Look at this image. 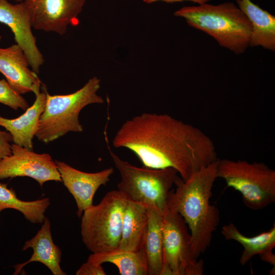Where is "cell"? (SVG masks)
Here are the masks:
<instances>
[{
	"label": "cell",
	"instance_id": "18",
	"mask_svg": "<svg viewBox=\"0 0 275 275\" xmlns=\"http://www.w3.org/2000/svg\"><path fill=\"white\" fill-rule=\"evenodd\" d=\"M238 7L249 20L252 32L249 47L261 46L275 50V16L251 0H236Z\"/></svg>",
	"mask_w": 275,
	"mask_h": 275
},
{
	"label": "cell",
	"instance_id": "24",
	"mask_svg": "<svg viewBox=\"0 0 275 275\" xmlns=\"http://www.w3.org/2000/svg\"><path fill=\"white\" fill-rule=\"evenodd\" d=\"M12 138L9 132L0 130V161L11 153Z\"/></svg>",
	"mask_w": 275,
	"mask_h": 275
},
{
	"label": "cell",
	"instance_id": "5",
	"mask_svg": "<svg viewBox=\"0 0 275 275\" xmlns=\"http://www.w3.org/2000/svg\"><path fill=\"white\" fill-rule=\"evenodd\" d=\"M107 143L109 155L121 176L118 190L128 200L142 204L162 214L168 208L169 195L179 178L177 171L171 168L136 167L121 159Z\"/></svg>",
	"mask_w": 275,
	"mask_h": 275
},
{
	"label": "cell",
	"instance_id": "12",
	"mask_svg": "<svg viewBox=\"0 0 275 275\" xmlns=\"http://www.w3.org/2000/svg\"><path fill=\"white\" fill-rule=\"evenodd\" d=\"M62 182L73 197L77 207L76 214L81 217L83 212L93 204L98 189L109 181L114 173L112 167L95 173H87L76 169L64 162L54 161Z\"/></svg>",
	"mask_w": 275,
	"mask_h": 275
},
{
	"label": "cell",
	"instance_id": "19",
	"mask_svg": "<svg viewBox=\"0 0 275 275\" xmlns=\"http://www.w3.org/2000/svg\"><path fill=\"white\" fill-rule=\"evenodd\" d=\"M87 261L102 264L108 262L115 265L121 275H148V265L144 247L134 252L120 249L92 253Z\"/></svg>",
	"mask_w": 275,
	"mask_h": 275
},
{
	"label": "cell",
	"instance_id": "11",
	"mask_svg": "<svg viewBox=\"0 0 275 275\" xmlns=\"http://www.w3.org/2000/svg\"><path fill=\"white\" fill-rule=\"evenodd\" d=\"M0 23L10 29L16 44L23 51L31 68L38 73L44 59L37 45L36 38L32 31L30 13L24 3L13 4L7 0H0Z\"/></svg>",
	"mask_w": 275,
	"mask_h": 275
},
{
	"label": "cell",
	"instance_id": "27",
	"mask_svg": "<svg viewBox=\"0 0 275 275\" xmlns=\"http://www.w3.org/2000/svg\"><path fill=\"white\" fill-rule=\"evenodd\" d=\"M1 39H2V36L0 35V41H1Z\"/></svg>",
	"mask_w": 275,
	"mask_h": 275
},
{
	"label": "cell",
	"instance_id": "9",
	"mask_svg": "<svg viewBox=\"0 0 275 275\" xmlns=\"http://www.w3.org/2000/svg\"><path fill=\"white\" fill-rule=\"evenodd\" d=\"M11 153L0 161V180L29 177L42 187L47 181L62 182L57 166L51 156L39 154L14 143Z\"/></svg>",
	"mask_w": 275,
	"mask_h": 275
},
{
	"label": "cell",
	"instance_id": "15",
	"mask_svg": "<svg viewBox=\"0 0 275 275\" xmlns=\"http://www.w3.org/2000/svg\"><path fill=\"white\" fill-rule=\"evenodd\" d=\"M32 248L33 253L28 261L14 266V274H18L29 263L39 262L46 266L53 275H66L61 268L62 251L53 242L49 219L46 217L40 229L31 239L25 242L22 250L25 251Z\"/></svg>",
	"mask_w": 275,
	"mask_h": 275
},
{
	"label": "cell",
	"instance_id": "25",
	"mask_svg": "<svg viewBox=\"0 0 275 275\" xmlns=\"http://www.w3.org/2000/svg\"><path fill=\"white\" fill-rule=\"evenodd\" d=\"M144 2L147 4H151L157 1H162L168 3H172L175 2H181L183 1H190L195 3H197L199 5L204 3H207V2L212 0H143Z\"/></svg>",
	"mask_w": 275,
	"mask_h": 275
},
{
	"label": "cell",
	"instance_id": "1",
	"mask_svg": "<svg viewBox=\"0 0 275 275\" xmlns=\"http://www.w3.org/2000/svg\"><path fill=\"white\" fill-rule=\"evenodd\" d=\"M112 144L132 152L144 167L174 169L183 180L218 158L205 133L166 114L144 113L127 120Z\"/></svg>",
	"mask_w": 275,
	"mask_h": 275
},
{
	"label": "cell",
	"instance_id": "2",
	"mask_svg": "<svg viewBox=\"0 0 275 275\" xmlns=\"http://www.w3.org/2000/svg\"><path fill=\"white\" fill-rule=\"evenodd\" d=\"M218 158L193 174L187 179H177L174 191L167 200L168 208L179 213L190 230L191 249L198 259L210 245L220 221L218 208L210 202L217 177Z\"/></svg>",
	"mask_w": 275,
	"mask_h": 275
},
{
	"label": "cell",
	"instance_id": "4",
	"mask_svg": "<svg viewBox=\"0 0 275 275\" xmlns=\"http://www.w3.org/2000/svg\"><path fill=\"white\" fill-rule=\"evenodd\" d=\"M100 79L94 76L76 92L67 95H50L46 92L45 109L41 114L35 135L40 141L48 144L69 132H81L83 127L79 115L86 106L104 102L97 94Z\"/></svg>",
	"mask_w": 275,
	"mask_h": 275
},
{
	"label": "cell",
	"instance_id": "17",
	"mask_svg": "<svg viewBox=\"0 0 275 275\" xmlns=\"http://www.w3.org/2000/svg\"><path fill=\"white\" fill-rule=\"evenodd\" d=\"M148 224L147 207L128 200L123 216L121 238L118 248L136 252L144 248Z\"/></svg>",
	"mask_w": 275,
	"mask_h": 275
},
{
	"label": "cell",
	"instance_id": "13",
	"mask_svg": "<svg viewBox=\"0 0 275 275\" xmlns=\"http://www.w3.org/2000/svg\"><path fill=\"white\" fill-rule=\"evenodd\" d=\"M28 60L21 48L16 44L0 47V72L19 94L40 92L42 82L37 73L30 68Z\"/></svg>",
	"mask_w": 275,
	"mask_h": 275
},
{
	"label": "cell",
	"instance_id": "23",
	"mask_svg": "<svg viewBox=\"0 0 275 275\" xmlns=\"http://www.w3.org/2000/svg\"><path fill=\"white\" fill-rule=\"evenodd\" d=\"M76 275H105L102 264L87 261L76 271Z\"/></svg>",
	"mask_w": 275,
	"mask_h": 275
},
{
	"label": "cell",
	"instance_id": "20",
	"mask_svg": "<svg viewBox=\"0 0 275 275\" xmlns=\"http://www.w3.org/2000/svg\"><path fill=\"white\" fill-rule=\"evenodd\" d=\"M148 224L144 248L147 255L149 275H160L162 268L163 232L162 214L148 208Z\"/></svg>",
	"mask_w": 275,
	"mask_h": 275
},
{
	"label": "cell",
	"instance_id": "8",
	"mask_svg": "<svg viewBox=\"0 0 275 275\" xmlns=\"http://www.w3.org/2000/svg\"><path fill=\"white\" fill-rule=\"evenodd\" d=\"M162 268L160 275H202L204 262L193 255L190 233L182 216L169 208L162 214Z\"/></svg>",
	"mask_w": 275,
	"mask_h": 275
},
{
	"label": "cell",
	"instance_id": "3",
	"mask_svg": "<svg viewBox=\"0 0 275 275\" xmlns=\"http://www.w3.org/2000/svg\"><path fill=\"white\" fill-rule=\"evenodd\" d=\"M174 14L184 18L188 25L212 37L221 46L235 54L243 53L249 47L251 24L233 3L186 6Z\"/></svg>",
	"mask_w": 275,
	"mask_h": 275
},
{
	"label": "cell",
	"instance_id": "10",
	"mask_svg": "<svg viewBox=\"0 0 275 275\" xmlns=\"http://www.w3.org/2000/svg\"><path fill=\"white\" fill-rule=\"evenodd\" d=\"M87 0H24L32 28L64 35L70 25L78 23V16Z\"/></svg>",
	"mask_w": 275,
	"mask_h": 275
},
{
	"label": "cell",
	"instance_id": "14",
	"mask_svg": "<svg viewBox=\"0 0 275 275\" xmlns=\"http://www.w3.org/2000/svg\"><path fill=\"white\" fill-rule=\"evenodd\" d=\"M36 95L33 105L18 118L7 119L0 116V126L5 128L12 136L14 144L33 151V139L39 128L40 116L46 101V89Z\"/></svg>",
	"mask_w": 275,
	"mask_h": 275
},
{
	"label": "cell",
	"instance_id": "6",
	"mask_svg": "<svg viewBox=\"0 0 275 275\" xmlns=\"http://www.w3.org/2000/svg\"><path fill=\"white\" fill-rule=\"evenodd\" d=\"M127 199L118 190L108 192L97 205H92L81 216L82 241L92 253L118 248L123 216Z\"/></svg>",
	"mask_w": 275,
	"mask_h": 275
},
{
	"label": "cell",
	"instance_id": "7",
	"mask_svg": "<svg viewBox=\"0 0 275 275\" xmlns=\"http://www.w3.org/2000/svg\"><path fill=\"white\" fill-rule=\"evenodd\" d=\"M217 177L239 192L250 209L260 210L275 201V171L263 162L218 158Z\"/></svg>",
	"mask_w": 275,
	"mask_h": 275
},
{
	"label": "cell",
	"instance_id": "21",
	"mask_svg": "<svg viewBox=\"0 0 275 275\" xmlns=\"http://www.w3.org/2000/svg\"><path fill=\"white\" fill-rule=\"evenodd\" d=\"M50 205L48 198L31 201L19 199L13 188L0 182V213L5 209H13L21 212L30 222L42 224L46 218L45 212Z\"/></svg>",
	"mask_w": 275,
	"mask_h": 275
},
{
	"label": "cell",
	"instance_id": "22",
	"mask_svg": "<svg viewBox=\"0 0 275 275\" xmlns=\"http://www.w3.org/2000/svg\"><path fill=\"white\" fill-rule=\"evenodd\" d=\"M0 103L17 110L25 111L29 105L27 101L5 79H0Z\"/></svg>",
	"mask_w": 275,
	"mask_h": 275
},
{
	"label": "cell",
	"instance_id": "16",
	"mask_svg": "<svg viewBox=\"0 0 275 275\" xmlns=\"http://www.w3.org/2000/svg\"><path fill=\"white\" fill-rule=\"evenodd\" d=\"M221 233L225 239L235 240L242 245L243 250L239 259L242 265L258 255L262 261L274 266L275 256L272 252L275 246L274 224L269 231L253 237L242 234L233 223L224 225Z\"/></svg>",
	"mask_w": 275,
	"mask_h": 275
},
{
	"label": "cell",
	"instance_id": "26",
	"mask_svg": "<svg viewBox=\"0 0 275 275\" xmlns=\"http://www.w3.org/2000/svg\"><path fill=\"white\" fill-rule=\"evenodd\" d=\"M13 1H16L17 2H18V3H20V2H22L24 0H13Z\"/></svg>",
	"mask_w": 275,
	"mask_h": 275
}]
</instances>
